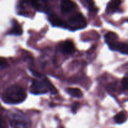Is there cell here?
<instances>
[{
	"label": "cell",
	"instance_id": "15",
	"mask_svg": "<svg viewBox=\"0 0 128 128\" xmlns=\"http://www.w3.org/2000/svg\"><path fill=\"white\" fill-rule=\"evenodd\" d=\"M86 2L88 3V6L89 11H91V12H98V8L95 6L94 2L92 1H86Z\"/></svg>",
	"mask_w": 128,
	"mask_h": 128
},
{
	"label": "cell",
	"instance_id": "18",
	"mask_svg": "<svg viewBox=\"0 0 128 128\" xmlns=\"http://www.w3.org/2000/svg\"><path fill=\"white\" fill-rule=\"evenodd\" d=\"M121 83H122V85L124 87V88L128 90V72L126 74V76L123 78Z\"/></svg>",
	"mask_w": 128,
	"mask_h": 128
},
{
	"label": "cell",
	"instance_id": "1",
	"mask_svg": "<svg viewBox=\"0 0 128 128\" xmlns=\"http://www.w3.org/2000/svg\"><path fill=\"white\" fill-rule=\"evenodd\" d=\"M26 93L21 86L13 84L8 88L2 93V99L8 104H18L24 101Z\"/></svg>",
	"mask_w": 128,
	"mask_h": 128
},
{
	"label": "cell",
	"instance_id": "6",
	"mask_svg": "<svg viewBox=\"0 0 128 128\" xmlns=\"http://www.w3.org/2000/svg\"><path fill=\"white\" fill-rule=\"evenodd\" d=\"M108 46L112 51H117L121 54L128 55V42L116 41L108 44Z\"/></svg>",
	"mask_w": 128,
	"mask_h": 128
},
{
	"label": "cell",
	"instance_id": "5",
	"mask_svg": "<svg viewBox=\"0 0 128 128\" xmlns=\"http://www.w3.org/2000/svg\"><path fill=\"white\" fill-rule=\"evenodd\" d=\"M27 3L30 4L35 10L41 12H46L48 15L52 13V11L51 8L49 7L45 1H31V2H26Z\"/></svg>",
	"mask_w": 128,
	"mask_h": 128
},
{
	"label": "cell",
	"instance_id": "4",
	"mask_svg": "<svg viewBox=\"0 0 128 128\" xmlns=\"http://www.w3.org/2000/svg\"><path fill=\"white\" fill-rule=\"evenodd\" d=\"M67 23V28L72 31L82 29L86 26V20L82 14L77 12L69 18Z\"/></svg>",
	"mask_w": 128,
	"mask_h": 128
},
{
	"label": "cell",
	"instance_id": "13",
	"mask_svg": "<svg viewBox=\"0 0 128 128\" xmlns=\"http://www.w3.org/2000/svg\"><path fill=\"white\" fill-rule=\"evenodd\" d=\"M68 94L75 98H81L83 96V93L80 89L76 88H68L66 89Z\"/></svg>",
	"mask_w": 128,
	"mask_h": 128
},
{
	"label": "cell",
	"instance_id": "17",
	"mask_svg": "<svg viewBox=\"0 0 128 128\" xmlns=\"http://www.w3.org/2000/svg\"><path fill=\"white\" fill-rule=\"evenodd\" d=\"M80 104L78 102H74L71 105V111L73 114H76V112H77L78 110V108H80Z\"/></svg>",
	"mask_w": 128,
	"mask_h": 128
},
{
	"label": "cell",
	"instance_id": "9",
	"mask_svg": "<svg viewBox=\"0 0 128 128\" xmlns=\"http://www.w3.org/2000/svg\"><path fill=\"white\" fill-rule=\"evenodd\" d=\"M61 51L64 54L72 55L75 52L74 44L71 41H66L62 44Z\"/></svg>",
	"mask_w": 128,
	"mask_h": 128
},
{
	"label": "cell",
	"instance_id": "10",
	"mask_svg": "<svg viewBox=\"0 0 128 128\" xmlns=\"http://www.w3.org/2000/svg\"><path fill=\"white\" fill-rule=\"evenodd\" d=\"M121 4L120 1H111L108 3L106 6V12L108 14H112L120 11V7Z\"/></svg>",
	"mask_w": 128,
	"mask_h": 128
},
{
	"label": "cell",
	"instance_id": "2",
	"mask_svg": "<svg viewBox=\"0 0 128 128\" xmlns=\"http://www.w3.org/2000/svg\"><path fill=\"white\" fill-rule=\"evenodd\" d=\"M9 122L13 128H31V121L22 111L18 110H11L8 112Z\"/></svg>",
	"mask_w": 128,
	"mask_h": 128
},
{
	"label": "cell",
	"instance_id": "7",
	"mask_svg": "<svg viewBox=\"0 0 128 128\" xmlns=\"http://www.w3.org/2000/svg\"><path fill=\"white\" fill-rule=\"evenodd\" d=\"M48 21L52 26L67 28V23L53 12L48 14Z\"/></svg>",
	"mask_w": 128,
	"mask_h": 128
},
{
	"label": "cell",
	"instance_id": "12",
	"mask_svg": "<svg viewBox=\"0 0 128 128\" xmlns=\"http://www.w3.org/2000/svg\"><path fill=\"white\" fill-rule=\"evenodd\" d=\"M128 114L127 112L125 111H122L119 112L118 113L116 114L115 115L114 120L115 122L117 124H121L124 123L126 122L128 120Z\"/></svg>",
	"mask_w": 128,
	"mask_h": 128
},
{
	"label": "cell",
	"instance_id": "11",
	"mask_svg": "<svg viewBox=\"0 0 128 128\" xmlns=\"http://www.w3.org/2000/svg\"><path fill=\"white\" fill-rule=\"evenodd\" d=\"M8 34L15 36H20L22 34V27L16 20L12 21V27L10 29Z\"/></svg>",
	"mask_w": 128,
	"mask_h": 128
},
{
	"label": "cell",
	"instance_id": "3",
	"mask_svg": "<svg viewBox=\"0 0 128 128\" xmlns=\"http://www.w3.org/2000/svg\"><path fill=\"white\" fill-rule=\"evenodd\" d=\"M49 80L44 77L42 80H33L30 88V92L34 95L44 94L47 93L48 90Z\"/></svg>",
	"mask_w": 128,
	"mask_h": 128
},
{
	"label": "cell",
	"instance_id": "16",
	"mask_svg": "<svg viewBox=\"0 0 128 128\" xmlns=\"http://www.w3.org/2000/svg\"><path fill=\"white\" fill-rule=\"evenodd\" d=\"M8 66L9 64L7 60L6 59L3 58H1V60H0V68H1V70H3L4 69L8 67Z\"/></svg>",
	"mask_w": 128,
	"mask_h": 128
},
{
	"label": "cell",
	"instance_id": "14",
	"mask_svg": "<svg viewBox=\"0 0 128 128\" xmlns=\"http://www.w3.org/2000/svg\"><path fill=\"white\" fill-rule=\"evenodd\" d=\"M118 35L116 33L113 32H108L106 34L104 35V40L105 42H106L108 45L112 43V42H114L118 41Z\"/></svg>",
	"mask_w": 128,
	"mask_h": 128
},
{
	"label": "cell",
	"instance_id": "8",
	"mask_svg": "<svg viewBox=\"0 0 128 128\" xmlns=\"http://www.w3.org/2000/svg\"><path fill=\"white\" fill-rule=\"evenodd\" d=\"M61 12L63 14H68L71 12L76 8V4L71 1H62L61 2Z\"/></svg>",
	"mask_w": 128,
	"mask_h": 128
}]
</instances>
